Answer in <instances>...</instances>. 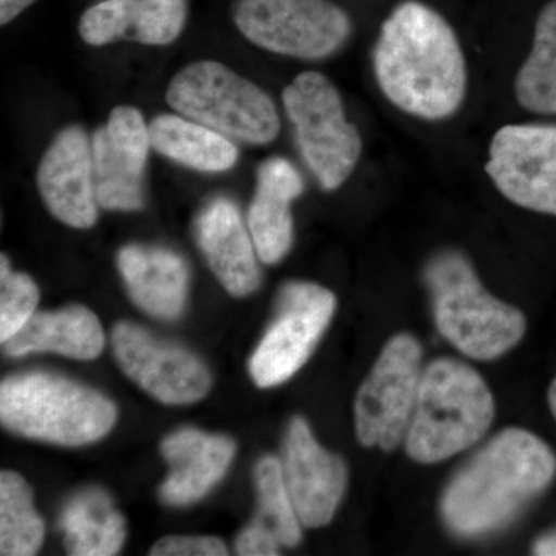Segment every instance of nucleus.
Returning <instances> with one entry per match:
<instances>
[{
    "label": "nucleus",
    "instance_id": "obj_1",
    "mask_svg": "<svg viewBox=\"0 0 556 556\" xmlns=\"http://www.w3.org/2000/svg\"><path fill=\"white\" fill-rule=\"evenodd\" d=\"M375 75L388 101L416 118L447 119L467 93V65L452 25L437 10L407 0L380 28Z\"/></svg>",
    "mask_w": 556,
    "mask_h": 556
},
{
    "label": "nucleus",
    "instance_id": "obj_2",
    "mask_svg": "<svg viewBox=\"0 0 556 556\" xmlns=\"http://www.w3.org/2000/svg\"><path fill=\"white\" fill-rule=\"evenodd\" d=\"M555 473L556 457L546 442L508 428L453 479L442 497V517L457 535L492 532L543 493Z\"/></svg>",
    "mask_w": 556,
    "mask_h": 556
},
{
    "label": "nucleus",
    "instance_id": "obj_3",
    "mask_svg": "<svg viewBox=\"0 0 556 556\" xmlns=\"http://www.w3.org/2000/svg\"><path fill=\"white\" fill-rule=\"evenodd\" d=\"M495 416V402L473 368L438 358L422 371L405 445L412 459L441 463L477 444Z\"/></svg>",
    "mask_w": 556,
    "mask_h": 556
},
{
    "label": "nucleus",
    "instance_id": "obj_4",
    "mask_svg": "<svg viewBox=\"0 0 556 556\" xmlns=\"http://www.w3.org/2000/svg\"><path fill=\"white\" fill-rule=\"evenodd\" d=\"M439 332L460 353L492 361L511 350L526 332L521 311L485 291L463 252H439L424 270Z\"/></svg>",
    "mask_w": 556,
    "mask_h": 556
},
{
    "label": "nucleus",
    "instance_id": "obj_5",
    "mask_svg": "<svg viewBox=\"0 0 556 556\" xmlns=\"http://www.w3.org/2000/svg\"><path fill=\"white\" fill-rule=\"evenodd\" d=\"M0 419L21 437L79 447L112 430L116 407L89 387L49 372H25L0 386Z\"/></svg>",
    "mask_w": 556,
    "mask_h": 556
},
{
    "label": "nucleus",
    "instance_id": "obj_6",
    "mask_svg": "<svg viewBox=\"0 0 556 556\" xmlns=\"http://www.w3.org/2000/svg\"><path fill=\"white\" fill-rule=\"evenodd\" d=\"M166 100L179 115L236 141L268 144L280 131L269 94L219 62L199 61L179 70Z\"/></svg>",
    "mask_w": 556,
    "mask_h": 556
},
{
    "label": "nucleus",
    "instance_id": "obj_7",
    "mask_svg": "<svg viewBox=\"0 0 556 556\" xmlns=\"http://www.w3.org/2000/svg\"><path fill=\"white\" fill-rule=\"evenodd\" d=\"M283 105L306 166L321 188L339 189L356 169L362 137L338 89L321 73H300L283 90Z\"/></svg>",
    "mask_w": 556,
    "mask_h": 556
},
{
    "label": "nucleus",
    "instance_id": "obj_8",
    "mask_svg": "<svg viewBox=\"0 0 556 556\" xmlns=\"http://www.w3.org/2000/svg\"><path fill=\"white\" fill-rule=\"evenodd\" d=\"M233 21L260 49L306 61L331 56L353 31L346 11L329 0H237Z\"/></svg>",
    "mask_w": 556,
    "mask_h": 556
},
{
    "label": "nucleus",
    "instance_id": "obj_9",
    "mask_svg": "<svg viewBox=\"0 0 556 556\" xmlns=\"http://www.w3.org/2000/svg\"><path fill=\"white\" fill-rule=\"evenodd\" d=\"M422 350L408 334L394 336L358 390L354 417L365 447L394 450L407 437L419 393Z\"/></svg>",
    "mask_w": 556,
    "mask_h": 556
},
{
    "label": "nucleus",
    "instance_id": "obj_10",
    "mask_svg": "<svg viewBox=\"0 0 556 556\" xmlns=\"http://www.w3.org/2000/svg\"><path fill=\"white\" fill-rule=\"evenodd\" d=\"M334 311L329 289L309 281L285 285L276 318L249 362L255 386L273 388L291 379L313 354Z\"/></svg>",
    "mask_w": 556,
    "mask_h": 556
},
{
    "label": "nucleus",
    "instance_id": "obj_11",
    "mask_svg": "<svg viewBox=\"0 0 556 556\" xmlns=\"http://www.w3.org/2000/svg\"><path fill=\"white\" fill-rule=\"evenodd\" d=\"M485 170L511 203L556 217V124L501 127Z\"/></svg>",
    "mask_w": 556,
    "mask_h": 556
},
{
    "label": "nucleus",
    "instance_id": "obj_12",
    "mask_svg": "<svg viewBox=\"0 0 556 556\" xmlns=\"http://www.w3.org/2000/svg\"><path fill=\"white\" fill-rule=\"evenodd\" d=\"M112 343L121 369L163 404H193L211 390V372L199 357L160 342L137 325L121 321L113 328Z\"/></svg>",
    "mask_w": 556,
    "mask_h": 556
},
{
    "label": "nucleus",
    "instance_id": "obj_13",
    "mask_svg": "<svg viewBox=\"0 0 556 556\" xmlns=\"http://www.w3.org/2000/svg\"><path fill=\"white\" fill-rule=\"evenodd\" d=\"M149 126L142 113L119 105L110 113L108 124L91 139L94 190L98 204L109 211H139L144 207L142 175L148 163Z\"/></svg>",
    "mask_w": 556,
    "mask_h": 556
},
{
    "label": "nucleus",
    "instance_id": "obj_14",
    "mask_svg": "<svg viewBox=\"0 0 556 556\" xmlns=\"http://www.w3.org/2000/svg\"><path fill=\"white\" fill-rule=\"evenodd\" d=\"M281 467L300 522L327 526L345 493L348 470L338 455L318 444L302 417L289 424Z\"/></svg>",
    "mask_w": 556,
    "mask_h": 556
},
{
    "label": "nucleus",
    "instance_id": "obj_15",
    "mask_svg": "<svg viewBox=\"0 0 556 556\" xmlns=\"http://www.w3.org/2000/svg\"><path fill=\"white\" fill-rule=\"evenodd\" d=\"M38 188L54 218L76 229L97 223L91 141L79 126L65 127L43 153L38 169Z\"/></svg>",
    "mask_w": 556,
    "mask_h": 556
},
{
    "label": "nucleus",
    "instance_id": "obj_16",
    "mask_svg": "<svg viewBox=\"0 0 556 556\" xmlns=\"http://www.w3.org/2000/svg\"><path fill=\"white\" fill-rule=\"evenodd\" d=\"M186 17V0H102L80 17L79 35L93 47L121 39L167 46L181 35Z\"/></svg>",
    "mask_w": 556,
    "mask_h": 556
},
{
    "label": "nucleus",
    "instance_id": "obj_17",
    "mask_svg": "<svg viewBox=\"0 0 556 556\" xmlns=\"http://www.w3.org/2000/svg\"><path fill=\"white\" fill-rule=\"evenodd\" d=\"M195 236L212 273L230 295L247 298L260 287L257 249L232 201L212 200L197 218Z\"/></svg>",
    "mask_w": 556,
    "mask_h": 556
},
{
    "label": "nucleus",
    "instance_id": "obj_18",
    "mask_svg": "<svg viewBox=\"0 0 556 556\" xmlns=\"http://www.w3.org/2000/svg\"><path fill=\"white\" fill-rule=\"evenodd\" d=\"M161 455L170 467L160 486L161 500L169 506H189L225 477L236 456V442L197 428H181L164 438Z\"/></svg>",
    "mask_w": 556,
    "mask_h": 556
},
{
    "label": "nucleus",
    "instance_id": "obj_19",
    "mask_svg": "<svg viewBox=\"0 0 556 556\" xmlns=\"http://www.w3.org/2000/svg\"><path fill=\"white\" fill-rule=\"evenodd\" d=\"M305 185L298 167L281 156L266 160L257 170V186L249 206L248 228L258 258L276 265L292 247L294 222L292 201L302 195Z\"/></svg>",
    "mask_w": 556,
    "mask_h": 556
},
{
    "label": "nucleus",
    "instance_id": "obj_20",
    "mask_svg": "<svg viewBox=\"0 0 556 556\" xmlns=\"http://www.w3.org/2000/svg\"><path fill=\"white\" fill-rule=\"evenodd\" d=\"M118 269L135 305L152 317L172 320L185 308L189 269L164 248L129 244L118 252Z\"/></svg>",
    "mask_w": 556,
    "mask_h": 556
},
{
    "label": "nucleus",
    "instance_id": "obj_21",
    "mask_svg": "<svg viewBox=\"0 0 556 556\" xmlns=\"http://www.w3.org/2000/svg\"><path fill=\"white\" fill-rule=\"evenodd\" d=\"M9 356L58 353L93 361L104 348V332L98 317L84 306H68L35 314L20 332L3 343Z\"/></svg>",
    "mask_w": 556,
    "mask_h": 556
},
{
    "label": "nucleus",
    "instance_id": "obj_22",
    "mask_svg": "<svg viewBox=\"0 0 556 556\" xmlns=\"http://www.w3.org/2000/svg\"><path fill=\"white\" fill-rule=\"evenodd\" d=\"M149 134L152 149L190 169L225 172L239 160L232 139L186 116H156Z\"/></svg>",
    "mask_w": 556,
    "mask_h": 556
},
{
    "label": "nucleus",
    "instance_id": "obj_23",
    "mask_svg": "<svg viewBox=\"0 0 556 556\" xmlns=\"http://www.w3.org/2000/svg\"><path fill=\"white\" fill-rule=\"evenodd\" d=\"M60 527L65 547L75 556L119 554L127 527L112 497L100 489L84 490L62 508Z\"/></svg>",
    "mask_w": 556,
    "mask_h": 556
},
{
    "label": "nucleus",
    "instance_id": "obj_24",
    "mask_svg": "<svg viewBox=\"0 0 556 556\" xmlns=\"http://www.w3.org/2000/svg\"><path fill=\"white\" fill-rule=\"evenodd\" d=\"M515 94L529 112L556 115V0L538 16L532 50L519 68Z\"/></svg>",
    "mask_w": 556,
    "mask_h": 556
},
{
    "label": "nucleus",
    "instance_id": "obj_25",
    "mask_svg": "<svg viewBox=\"0 0 556 556\" xmlns=\"http://www.w3.org/2000/svg\"><path fill=\"white\" fill-rule=\"evenodd\" d=\"M42 518L33 506L28 482L14 471L0 473V555L31 556L42 546Z\"/></svg>",
    "mask_w": 556,
    "mask_h": 556
},
{
    "label": "nucleus",
    "instance_id": "obj_26",
    "mask_svg": "<svg viewBox=\"0 0 556 556\" xmlns=\"http://www.w3.org/2000/svg\"><path fill=\"white\" fill-rule=\"evenodd\" d=\"M255 484L258 493V526L265 527L281 547L298 546L302 530L298 511L289 496L283 467L274 456H265L255 467Z\"/></svg>",
    "mask_w": 556,
    "mask_h": 556
},
{
    "label": "nucleus",
    "instance_id": "obj_27",
    "mask_svg": "<svg viewBox=\"0 0 556 556\" xmlns=\"http://www.w3.org/2000/svg\"><path fill=\"white\" fill-rule=\"evenodd\" d=\"M39 289L27 274L13 273L5 254L0 257V340L9 342L35 316Z\"/></svg>",
    "mask_w": 556,
    "mask_h": 556
},
{
    "label": "nucleus",
    "instance_id": "obj_28",
    "mask_svg": "<svg viewBox=\"0 0 556 556\" xmlns=\"http://www.w3.org/2000/svg\"><path fill=\"white\" fill-rule=\"evenodd\" d=\"M229 551L215 536H166L150 551L152 556H225Z\"/></svg>",
    "mask_w": 556,
    "mask_h": 556
},
{
    "label": "nucleus",
    "instance_id": "obj_29",
    "mask_svg": "<svg viewBox=\"0 0 556 556\" xmlns=\"http://www.w3.org/2000/svg\"><path fill=\"white\" fill-rule=\"evenodd\" d=\"M280 543L265 527L249 525L237 538V554L243 556H270L280 554Z\"/></svg>",
    "mask_w": 556,
    "mask_h": 556
},
{
    "label": "nucleus",
    "instance_id": "obj_30",
    "mask_svg": "<svg viewBox=\"0 0 556 556\" xmlns=\"http://www.w3.org/2000/svg\"><path fill=\"white\" fill-rule=\"evenodd\" d=\"M35 2L36 0H0V24H10Z\"/></svg>",
    "mask_w": 556,
    "mask_h": 556
},
{
    "label": "nucleus",
    "instance_id": "obj_31",
    "mask_svg": "<svg viewBox=\"0 0 556 556\" xmlns=\"http://www.w3.org/2000/svg\"><path fill=\"white\" fill-rule=\"evenodd\" d=\"M535 554L544 556H556V533L541 538L535 544Z\"/></svg>",
    "mask_w": 556,
    "mask_h": 556
},
{
    "label": "nucleus",
    "instance_id": "obj_32",
    "mask_svg": "<svg viewBox=\"0 0 556 556\" xmlns=\"http://www.w3.org/2000/svg\"><path fill=\"white\" fill-rule=\"evenodd\" d=\"M548 407H551L552 415L556 419V379L552 382L551 390H548Z\"/></svg>",
    "mask_w": 556,
    "mask_h": 556
}]
</instances>
